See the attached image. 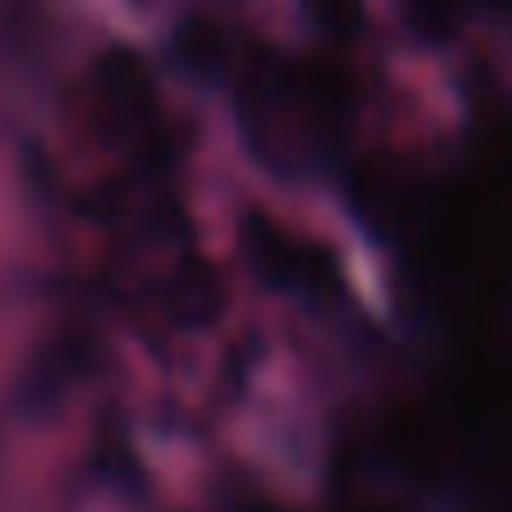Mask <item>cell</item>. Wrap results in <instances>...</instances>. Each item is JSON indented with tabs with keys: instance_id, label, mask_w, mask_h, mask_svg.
<instances>
[{
	"instance_id": "1",
	"label": "cell",
	"mask_w": 512,
	"mask_h": 512,
	"mask_svg": "<svg viewBox=\"0 0 512 512\" xmlns=\"http://www.w3.org/2000/svg\"><path fill=\"white\" fill-rule=\"evenodd\" d=\"M212 60L228 72L240 124L264 164L308 172L344 156L352 88L340 68L308 56H280L260 44L228 52L220 40H212Z\"/></svg>"
},
{
	"instance_id": "2",
	"label": "cell",
	"mask_w": 512,
	"mask_h": 512,
	"mask_svg": "<svg viewBox=\"0 0 512 512\" xmlns=\"http://www.w3.org/2000/svg\"><path fill=\"white\" fill-rule=\"evenodd\" d=\"M356 4L360 0H308V8L320 16V20H332V24H348L356 16Z\"/></svg>"
}]
</instances>
